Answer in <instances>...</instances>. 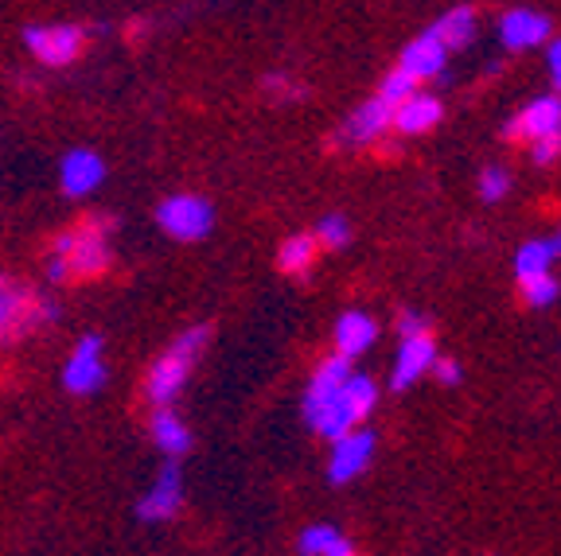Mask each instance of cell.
<instances>
[{
    "label": "cell",
    "instance_id": "cell-1",
    "mask_svg": "<svg viewBox=\"0 0 561 556\" xmlns=\"http://www.w3.org/2000/svg\"><path fill=\"white\" fill-rule=\"evenodd\" d=\"M114 262V218H87L82 227L55 238L44 262L47 285H70V280L102 277Z\"/></svg>",
    "mask_w": 561,
    "mask_h": 556
},
{
    "label": "cell",
    "instance_id": "cell-2",
    "mask_svg": "<svg viewBox=\"0 0 561 556\" xmlns=\"http://www.w3.org/2000/svg\"><path fill=\"white\" fill-rule=\"evenodd\" d=\"M207 339H210L207 327H187L168 343V350L149 366V378H145V393H149L152 405H172V401L184 393V385H187V378H192Z\"/></svg>",
    "mask_w": 561,
    "mask_h": 556
},
{
    "label": "cell",
    "instance_id": "cell-3",
    "mask_svg": "<svg viewBox=\"0 0 561 556\" xmlns=\"http://www.w3.org/2000/svg\"><path fill=\"white\" fill-rule=\"evenodd\" d=\"M55 320V304L44 292L20 285V280L0 273V343H16L32 331H39V323Z\"/></svg>",
    "mask_w": 561,
    "mask_h": 556
},
{
    "label": "cell",
    "instance_id": "cell-4",
    "mask_svg": "<svg viewBox=\"0 0 561 556\" xmlns=\"http://www.w3.org/2000/svg\"><path fill=\"white\" fill-rule=\"evenodd\" d=\"M157 227L172 242H203L210 234V227H215V207L203 195L175 192L157 207Z\"/></svg>",
    "mask_w": 561,
    "mask_h": 556
},
{
    "label": "cell",
    "instance_id": "cell-5",
    "mask_svg": "<svg viewBox=\"0 0 561 556\" xmlns=\"http://www.w3.org/2000/svg\"><path fill=\"white\" fill-rule=\"evenodd\" d=\"M24 47L39 67H70L87 51V27L79 24H32Z\"/></svg>",
    "mask_w": 561,
    "mask_h": 556
},
{
    "label": "cell",
    "instance_id": "cell-6",
    "mask_svg": "<svg viewBox=\"0 0 561 556\" xmlns=\"http://www.w3.org/2000/svg\"><path fill=\"white\" fill-rule=\"evenodd\" d=\"M105 339L102 335H82L70 358L62 362V385H67L70 397H94L105 385Z\"/></svg>",
    "mask_w": 561,
    "mask_h": 556
},
{
    "label": "cell",
    "instance_id": "cell-7",
    "mask_svg": "<svg viewBox=\"0 0 561 556\" xmlns=\"http://www.w3.org/2000/svg\"><path fill=\"white\" fill-rule=\"evenodd\" d=\"M180 506H184V475H180L175 460H168L164 467H160V475L152 478V487L140 495L137 522L140 525H164L180 513Z\"/></svg>",
    "mask_w": 561,
    "mask_h": 556
},
{
    "label": "cell",
    "instance_id": "cell-8",
    "mask_svg": "<svg viewBox=\"0 0 561 556\" xmlns=\"http://www.w3.org/2000/svg\"><path fill=\"white\" fill-rule=\"evenodd\" d=\"M105 183V160L94 148H70L59 160V192L67 199H87Z\"/></svg>",
    "mask_w": 561,
    "mask_h": 556
},
{
    "label": "cell",
    "instance_id": "cell-9",
    "mask_svg": "<svg viewBox=\"0 0 561 556\" xmlns=\"http://www.w3.org/2000/svg\"><path fill=\"white\" fill-rule=\"evenodd\" d=\"M375 455V436L370 432H343L332 440V460H328V478H332L335 487L351 483L355 475H363V467L370 463Z\"/></svg>",
    "mask_w": 561,
    "mask_h": 556
},
{
    "label": "cell",
    "instance_id": "cell-10",
    "mask_svg": "<svg viewBox=\"0 0 561 556\" xmlns=\"http://www.w3.org/2000/svg\"><path fill=\"white\" fill-rule=\"evenodd\" d=\"M347 378H351V358L347 355H332L316 366L312 385H308V393H305V417H316V413L324 409L328 401L343 390Z\"/></svg>",
    "mask_w": 561,
    "mask_h": 556
},
{
    "label": "cell",
    "instance_id": "cell-11",
    "mask_svg": "<svg viewBox=\"0 0 561 556\" xmlns=\"http://www.w3.org/2000/svg\"><path fill=\"white\" fill-rule=\"evenodd\" d=\"M390 121H394V105L386 102V97H370V102H363L359 109L347 117L343 140H351V144H370V140L382 137Z\"/></svg>",
    "mask_w": 561,
    "mask_h": 556
},
{
    "label": "cell",
    "instance_id": "cell-12",
    "mask_svg": "<svg viewBox=\"0 0 561 556\" xmlns=\"http://www.w3.org/2000/svg\"><path fill=\"white\" fill-rule=\"evenodd\" d=\"M558 129H561V102L558 97H538L535 105H526L523 114L507 125V137L535 140V137H546V132H558Z\"/></svg>",
    "mask_w": 561,
    "mask_h": 556
},
{
    "label": "cell",
    "instance_id": "cell-13",
    "mask_svg": "<svg viewBox=\"0 0 561 556\" xmlns=\"http://www.w3.org/2000/svg\"><path fill=\"white\" fill-rule=\"evenodd\" d=\"M433 358H437V347H433V339L425 331H421V335H405L402 350H398V366H394V390H405V385L417 382L433 366Z\"/></svg>",
    "mask_w": 561,
    "mask_h": 556
},
{
    "label": "cell",
    "instance_id": "cell-14",
    "mask_svg": "<svg viewBox=\"0 0 561 556\" xmlns=\"http://www.w3.org/2000/svg\"><path fill=\"white\" fill-rule=\"evenodd\" d=\"M445 55H448V47L440 44V35L425 32L421 39H413V44L405 47L398 67L421 82V79H433V74H440V70H445Z\"/></svg>",
    "mask_w": 561,
    "mask_h": 556
},
{
    "label": "cell",
    "instance_id": "cell-15",
    "mask_svg": "<svg viewBox=\"0 0 561 556\" xmlns=\"http://www.w3.org/2000/svg\"><path fill=\"white\" fill-rule=\"evenodd\" d=\"M149 432H152V443L160 448L164 460H180V455H187V448H192V428L175 417L172 405H157Z\"/></svg>",
    "mask_w": 561,
    "mask_h": 556
},
{
    "label": "cell",
    "instance_id": "cell-16",
    "mask_svg": "<svg viewBox=\"0 0 561 556\" xmlns=\"http://www.w3.org/2000/svg\"><path fill=\"white\" fill-rule=\"evenodd\" d=\"M500 35H503V44L515 47V51H523V47H538L546 35H550V20L538 16V12L515 9V12H507V16H503Z\"/></svg>",
    "mask_w": 561,
    "mask_h": 556
},
{
    "label": "cell",
    "instance_id": "cell-17",
    "mask_svg": "<svg viewBox=\"0 0 561 556\" xmlns=\"http://www.w3.org/2000/svg\"><path fill=\"white\" fill-rule=\"evenodd\" d=\"M375 339H378L375 320H370V315H363V312H347V315H340V323H335V350H340V355H347V358L370 350V347H375Z\"/></svg>",
    "mask_w": 561,
    "mask_h": 556
},
{
    "label": "cell",
    "instance_id": "cell-18",
    "mask_svg": "<svg viewBox=\"0 0 561 556\" xmlns=\"http://www.w3.org/2000/svg\"><path fill=\"white\" fill-rule=\"evenodd\" d=\"M440 121V102L437 97H430V94H417L413 90L405 102H398L394 105V125L402 132H425V129H433V125Z\"/></svg>",
    "mask_w": 561,
    "mask_h": 556
},
{
    "label": "cell",
    "instance_id": "cell-19",
    "mask_svg": "<svg viewBox=\"0 0 561 556\" xmlns=\"http://www.w3.org/2000/svg\"><path fill=\"white\" fill-rule=\"evenodd\" d=\"M561 257V234L558 238H538V242H526L515 257L518 280L535 277V273H550V265Z\"/></svg>",
    "mask_w": 561,
    "mask_h": 556
},
{
    "label": "cell",
    "instance_id": "cell-20",
    "mask_svg": "<svg viewBox=\"0 0 561 556\" xmlns=\"http://www.w3.org/2000/svg\"><path fill=\"white\" fill-rule=\"evenodd\" d=\"M316 257H320V242H316L312 234H293L289 242H280V250H277L280 273H289V277H305L316 265Z\"/></svg>",
    "mask_w": 561,
    "mask_h": 556
},
{
    "label": "cell",
    "instance_id": "cell-21",
    "mask_svg": "<svg viewBox=\"0 0 561 556\" xmlns=\"http://www.w3.org/2000/svg\"><path fill=\"white\" fill-rule=\"evenodd\" d=\"M300 553H308V556H351L355 553V545H351L335 525H312V530H305V537H300Z\"/></svg>",
    "mask_w": 561,
    "mask_h": 556
},
{
    "label": "cell",
    "instance_id": "cell-22",
    "mask_svg": "<svg viewBox=\"0 0 561 556\" xmlns=\"http://www.w3.org/2000/svg\"><path fill=\"white\" fill-rule=\"evenodd\" d=\"M340 401H343V409H347V417L359 425V420L370 417V409H375L378 390H375V382H370V378L351 374L347 382H343V390H340Z\"/></svg>",
    "mask_w": 561,
    "mask_h": 556
},
{
    "label": "cell",
    "instance_id": "cell-23",
    "mask_svg": "<svg viewBox=\"0 0 561 556\" xmlns=\"http://www.w3.org/2000/svg\"><path fill=\"white\" fill-rule=\"evenodd\" d=\"M433 32L440 35V44H445V47H465L468 39H472V32H476L472 9H453L437 27H433Z\"/></svg>",
    "mask_w": 561,
    "mask_h": 556
},
{
    "label": "cell",
    "instance_id": "cell-24",
    "mask_svg": "<svg viewBox=\"0 0 561 556\" xmlns=\"http://www.w3.org/2000/svg\"><path fill=\"white\" fill-rule=\"evenodd\" d=\"M558 292H561V285L550 277V273H535V277L523 280V296L530 308H550L553 300H558Z\"/></svg>",
    "mask_w": 561,
    "mask_h": 556
},
{
    "label": "cell",
    "instance_id": "cell-25",
    "mask_svg": "<svg viewBox=\"0 0 561 556\" xmlns=\"http://www.w3.org/2000/svg\"><path fill=\"white\" fill-rule=\"evenodd\" d=\"M316 242H320V250H343V245L351 242V227L343 215H328L320 218V227H316Z\"/></svg>",
    "mask_w": 561,
    "mask_h": 556
},
{
    "label": "cell",
    "instance_id": "cell-26",
    "mask_svg": "<svg viewBox=\"0 0 561 556\" xmlns=\"http://www.w3.org/2000/svg\"><path fill=\"white\" fill-rule=\"evenodd\" d=\"M413 90H417V79H413V74H405V70L398 67L394 74H390V79L382 82V90H378V97H386V102H390V105H398V102H405V97H410Z\"/></svg>",
    "mask_w": 561,
    "mask_h": 556
},
{
    "label": "cell",
    "instance_id": "cell-27",
    "mask_svg": "<svg viewBox=\"0 0 561 556\" xmlns=\"http://www.w3.org/2000/svg\"><path fill=\"white\" fill-rule=\"evenodd\" d=\"M507 187H511V175L503 172V167H488V172L480 175V195L488 202L503 199V195H507Z\"/></svg>",
    "mask_w": 561,
    "mask_h": 556
},
{
    "label": "cell",
    "instance_id": "cell-28",
    "mask_svg": "<svg viewBox=\"0 0 561 556\" xmlns=\"http://www.w3.org/2000/svg\"><path fill=\"white\" fill-rule=\"evenodd\" d=\"M558 152H561V129L546 132V137H535V164H550Z\"/></svg>",
    "mask_w": 561,
    "mask_h": 556
},
{
    "label": "cell",
    "instance_id": "cell-29",
    "mask_svg": "<svg viewBox=\"0 0 561 556\" xmlns=\"http://www.w3.org/2000/svg\"><path fill=\"white\" fill-rule=\"evenodd\" d=\"M430 370H437V378H440L445 385H456V382H460V366H456V362H437V358H433Z\"/></svg>",
    "mask_w": 561,
    "mask_h": 556
},
{
    "label": "cell",
    "instance_id": "cell-30",
    "mask_svg": "<svg viewBox=\"0 0 561 556\" xmlns=\"http://www.w3.org/2000/svg\"><path fill=\"white\" fill-rule=\"evenodd\" d=\"M421 331H425V320H421V315H413V312H405L402 315V339H405V335H421Z\"/></svg>",
    "mask_w": 561,
    "mask_h": 556
},
{
    "label": "cell",
    "instance_id": "cell-31",
    "mask_svg": "<svg viewBox=\"0 0 561 556\" xmlns=\"http://www.w3.org/2000/svg\"><path fill=\"white\" fill-rule=\"evenodd\" d=\"M550 70H553V82H558V90H561V39L550 47Z\"/></svg>",
    "mask_w": 561,
    "mask_h": 556
}]
</instances>
